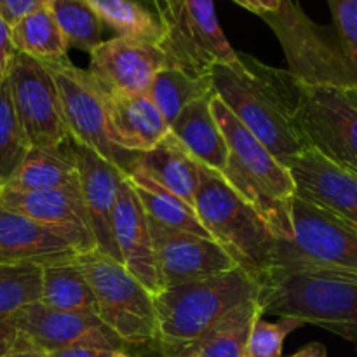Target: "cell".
Masks as SVG:
<instances>
[{
	"label": "cell",
	"instance_id": "5bb4252c",
	"mask_svg": "<svg viewBox=\"0 0 357 357\" xmlns=\"http://www.w3.org/2000/svg\"><path fill=\"white\" fill-rule=\"evenodd\" d=\"M89 75L103 93L149 94L153 77L167 66L157 44L115 37L89 52Z\"/></svg>",
	"mask_w": 357,
	"mask_h": 357
},
{
	"label": "cell",
	"instance_id": "1f68e13d",
	"mask_svg": "<svg viewBox=\"0 0 357 357\" xmlns=\"http://www.w3.org/2000/svg\"><path fill=\"white\" fill-rule=\"evenodd\" d=\"M30 150L26 135L14 110L7 79L0 82V187L7 183Z\"/></svg>",
	"mask_w": 357,
	"mask_h": 357
},
{
	"label": "cell",
	"instance_id": "60d3db41",
	"mask_svg": "<svg viewBox=\"0 0 357 357\" xmlns=\"http://www.w3.org/2000/svg\"><path fill=\"white\" fill-rule=\"evenodd\" d=\"M2 357H49V354H45V352H40V351H35V349H23V351H13Z\"/></svg>",
	"mask_w": 357,
	"mask_h": 357
},
{
	"label": "cell",
	"instance_id": "7bdbcfd3",
	"mask_svg": "<svg viewBox=\"0 0 357 357\" xmlns=\"http://www.w3.org/2000/svg\"><path fill=\"white\" fill-rule=\"evenodd\" d=\"M142 2H145V3H149V6H150V3H152V2H153V0H142Z\"/></svg>",
	"mask_w": 357,
	"mask_h": 357
},
{
	"label": "cell",
	"instance_id": "f546056e",
	"mask_svg": "<svg viewBox=\"0 0 357 357\" xmlns=\"http://www.w3.org/2000/svg\"><path fill=\"white\" fill-rule=\"evenodd\" d=\"M49 9L68 47L91 52L103 42V21L87 0H52Z\"/></svg>",
	"mask_w": 357,
	"mask_h": 357
},
{
	"label": "cell",
	"instance_id": "30bf717a",
	"mask_svg": "<svg viewBox=\"0 0 357 357\" xmlns=\"http://www.w3.org/2000/svg\"><path fill=\"white\" fill-rule=\"evenodd\" d=\"M44 65L51 70L58 87L70 138L128 174L135 167L139 153L126 152L112 142L103 91L94 82L89 72L80 70L68 58Z\"/></svg>",
	"mask_w": 357,
	"mask_h": 357
},
{
	"label": "cell",
	"instance_id": "836d02e7",
	"mask_svg": "<svg viewBox=\"0 0 357 357\" xmlns=\"http://www.w3.org/2000/svg\"><path fill=\"white\" fill-rule=\"evenodd\" d=\"M335 24V38L357 84V0H326Z\"/></svg>",
	"mask_w": 357,
	"mask_h": 357
},
{
	"label": "cell",
	"instance_id": "3957f363",
	"mask_svg": "<svg viewBox=\"0 0 357 357\" xmlns=\"http://www.w3.org/2000/svg\"><path fill=\"white\" fill-rule=\"evenodd\" d=\"M258 275L236 267L201 281L166 288L153 296L157 347L164 357L183 356L209 328L248 300L258 298Z\"/></svg>",
	"mask_w": 357,
	"mask_h": 357
},
{
	"label": "cell",
	"instance_id": "f35d334b",
	"mask_svg": "<svg viewBox=\"0 0 357 357\" xmlns=\"http://www.w3.org/2000/svg\"><path fill=\"white\" fill-rule=\"evenodd\" d=\"M114 351H105V349L94 347H68L63 351H56L49 357H110Z\"/></svg>",
	"mask_w": 357,
	"mask_h": 357
},
{
	"label": "cell",
	"instance_id": "d6986e66",
	"mask_svg": "<svg viewBox=\"0 0 357 357\" xmlns=\"http://www.w3.org/2000/svg\"><path fill=\"white\" fill-rule=\"evenodd\" d=\"M0 206L45 227L75 234L96 250L79 183L37 192H16L2 187Z\"/></svg>",
	"mask_w": 357,
	"mask_h": 357
},
{
	"label": "cell",
	"instance_id": "8d00e7d4",
	"mask_svg": "<svg viewBox=\"0 0 357 357\" xmlns=\"http://www.w3.org/2000/svg\"><path fill=\"white\" fill-rule=\"evenodd\" d=\"M23 349H30L23 340H21L20 333L16 328L13 326L10 321H3L0 323V357L9 354L13 351H23Z\"/></svg>",
	"mask_w": 357,
	"mask_h": 357
},
{
	"label": "cell",
	"instance_id": "603a6c76",
	"mask_svg": "<svg viewBox=\"0 0 357 357\" xmlns=\"http://www.w3.org/2000/svg\"><path fill=\"white\" fill-rule=\"evenodd\" d=\"M79 183L70 138L58 149L30 146L23 162L3 188L16 192H37ZM2 188V187H0Z\"/></svg>",
	"mask_w": 357,
	"mask_h": 357
},
{
	"label": "cell",
	"instance_id": "8992f818",
	"mask_svg": "<svg viewBox=\"0 0 357 357\" xmlns=\"http://www.w3.org/2000/svg\"><path fill=\"white\" fill-rule=\"evenodd\" d=\"M94 296L98 319L128 349L157 345V310L153 295L122 264L98 250L77 255Z\"/></svg>",
	"mask_w": 357,
	"mask_h": 357
},
{
	"label": "cell",
	"instance_id": "ba28073f",
	"mask_svg": "<svg viewBox=\"0 0 357 357\" xmlns=\"http://www.w3.org/2000/svg\"><path fill=\"white\" fill-rule=\"evenodd\" d=\"M295 124L307 149L357 174L356 84L296 75Z\"/></svg>",
	"mask_w": 357,
	"mask_h": 357
},
{
	"label": "cell",
	"instance_id": "7c38bea8",
	"mask_svg": "<svg viewBox=\"0 0 357 357\" xmlns=\"http://www.w3.org/2000/svg\"><path fill=\"white\" fill-rule=\"evenodd\" d=\"M9 321L28 347L45 354L68 347L126 351L94 312H65L35 302L17 310Z\"/></svg>",
	"mask_w": 357,
	"mask_h": 357
},
{
	"label": "cell",
	"instance_id": "74e56055",
	"mask_svg": "<svg viewBox=\"0 0 357 357\" xmlns=\"http://www.w3.org/2000/svg\"><path fill=\"white\" fill-rule=\"evenodd\" d=\"M232 2L258 16H267V14L278 13L284 0H232Z\"/></svg>",
	"mask_w": 357,
	"mask_h": 357
},
{
	"label": "cell",
	"instance_id": "ab89813d",
	"mask_svg": "<svg viewBox=\"0 0 357 357\" xmlns=\"http://www.w3.org/2000/svg\"><path fill=\"white\" fill-rule=\"evenodd\" d=\"M289 357H326V349H324V345L314 342V344L305 345V347L300 349L296 354H293Z\"/></svg>",
	"mask_w": 357,
	"mask_h": 357
},
{
	"label": "cell",
	"instance_id": "4316f807",
	"mask_svg": "<svg viewBox=\"0 0 357 357\" xmlns=\"http://www.w3.org/2000/svg\"><path fill=\"white\" fill-rule=\"evenodd\" d=\"M9 30L16 52L30 56L40 63H56L68 58V45L49 7L21 17L9 26Z\"/></svg>",
	"mask_w": 357,
	"mask_h": 357
},
{
	"label": "cell",
	"instance_id": "cb8c5ba5",
	"mask_svg": "<svg viewBox=\"0 0 357 357\" xmlns=\"http://www.w3.org/2000/svg\"><path fill=\"white\" fill-rule=\"evenodd\" d=\"M260 316L264 312L258 298L241 303L180 357H246L251 330Z\"/></svg>",
	"mask_w": 357,
	"mask_h": 357
},
{
	"label": "cell",
	"instance_id": "52a82bcc",
	"mask_svg": "<svg viewBox=\"0 0 357 357\" xmlns=\"http://www.w3.org/2000/svg\"><path fill=\"white\" fill-rule=\"evenodd\" d=\"M291 239L275 243L271 271L357 278V230L295 195Z\"/></svg>",
	"mask_w": 357,
	"mask_h": 357
},
{
	"label": "cell",
	"instance_id": "7402d4cb",
	"mask_svg": "<svg viewBox=\"0 0 357 357\" xmlns=\"http://www.w3.org/2000/svg\"><path fill=\"white\" fill-rule=\"evenodd\" d=\"M136 166L194 208L195 194L201 181V166L183 149L173 132L169 131L152 150L142 153L136 160Z\"/></svg>",
	"mask_w": 357,
	"mask_h": 357
},
{
	"label": "cell",
	"instance_id": "4fadbf2b",
	"mask_svg": "<svg viewBox=\"0 0 357 357\" xmlns=\"http://www.w3.org/2000/svg\"><path fill=\"white\" fill-rule=\"evenodd\" d=\"M149 229L162 289L201 281L239 267L232 255L211 237L167 229L150 218Z\"/></svg>",
	"mask_w": 357,
	"mask_h": 357
},
{
	"label": "cell",
	"instance_id": "8fae6325",
	"mask_svg": "<svg viewBox=\"0 0 357 357\" xmlns=\"http://www.w3.org/2000/svg\"><path fill=\"white\" fill-rule=\"evenodd\" d=\"M10 98L30 146L58 149L70 138L58 87L47 65L16 52L10 61Z\"/></svg>",
	"mask_w": 357,
	"mask_h": 357
},
{
	"label": "cell",
	"instance_id": "9a60e30c",
	"mask_svg": "<svg viewBox=\"0 0 357 357\" xmlns=\"http://www.w3.org/2000/svg\"><path fill=\"white\" fill-rule=\"evenodd\" d=\"M286 167L300 199L357 230V174L312 149L293 157Z\"/></svg>",
	"mask_w": 357,
	"mask_h": 357
},
{
	"label": "cell",
	"instance_id": "e575fe53",
	"mask_svg": "<svg viewBox=\"0 0 357 357\" xmlns=\"http://www.w3.org/2000/svg\"><path fill=\"white\" fill-rule=\"evenodd\" d=\"M51 3L52 0H0V20L13 26L21 17L49 7Z\"/></svg>",
	"mask_w": 357,
	"mask_h": 357
},
{
	"label": "cell",
	"instance_id": "d6a6232c",
	"mask_svg": "<svg viewBox=\"0 0 357 357\" xmlns=\"http://www.w3.org/2000/svg\"><path fill=\"white\" fill-rule=\"evenodd\" d=\"M300 326L302 323L291 317H281L279 323H268L260 316L251 330L246 357H282L286 337Z\"/></svg>",
	"mask_w": 357,
	"mask_h": 357
},
{
	"label": "cell",
	"instance_id": "44dd1931",
	"mask_svg": "<svg viewBox=\"0 0 357 357\" xmlns=\"http://www.w3.org/2000/svg\"><path fill=\"white\" fill-rule=\"evenodd\" d=\"M211 96L187 105L169 129L199 166L222 174L229 159V149L222 129L213 117L209 107Z\"/></svg>",
	"mask_w": 357,
	"mask_h": 357
},
{
	"label": "cell",
	"instance_id": "f1b7e54d",
	"mask_svg": "<svg viewBox=\"0 0 357 357\" xmlns=\"http://www.w3.org/2000/svg\"><path fill=\"white\" fill-rule=\"evenodd\" d=\"M103 24H108L119 37L159 44L160 23L149 3L142 0H87Z\"/></svg>",
	"mask_w": 357,
	"mask_h": 357
},
{
	"label": "cell",
	"instance_id": "6da1fadb",
	"mask_svg": "<svg viewBox=\"0 0 357 357\" xmlns=\"http://www.w3.org/2000/svg\"><path fill=\"white\" fill-rule=\"evenodd\" d=\"M215 96L260 139L281 164L307 149L295 124L296 75L239 54L234 65H216L209 73Z\"/></svg>",
	"mask_w": 357,
	"mask_h": 357
},
{
	"label": "cell",
	"instance_id": "ffe728a7",
	"mask_svg": "<svg viewBox=\"0 0 357 357\" xmlns=\"http://www.w3.org/2000/svg\"><path fill=\"white\" fill-rule=\"evenodd\" d=\"M103 96L108 131L119 149L142 155L171 131L149 94L103 93Z\"/></svg>",
	"mask_w": 357,
	"mask_h": 357
},
{
	"label": "cell",
	"instance_id": "277c9868",
	"mask_svg": "<svg viewBox=\"0 0 357 357\" xmlns=\"http://www.w3.org/2000/svg\"><path fill=\"white\" fill-rule=\"evenodd\" d=\"M260 282L261 312L316 324L357 349V278L272 271Z\"/></svg>",
	"mask_w": 357,
	"mask_h": 357
},
{
	"label": "cell",
	"instance_id": "d4e9b609",
	"mask_svg": "<svg viewBox=\"0 0 357 357\" xmlns=\"http://www.w3.org/2000/svg\"><path fill=\"white\" fill-rule=\"evenodd\" d=\"M129 183L135 188L146 216L167 229L183 230V232L197 234L202 237H211L208 230L202 227L197 213L192 206L181 201L174 194H171L167 188L157 183L155 180L149 176L143 169H139L135 164L131 171L126 174Z\"/></svg>",
	"mask_w": 357,
	"mask_h": 357
},
{
	"label": "cell",
	"instance_id": "e0dca14e",
	"mask_svg": "<svg viewBox=\"0 0 357 357\" xmlns=\"http://www.w3.org/2000/svg\"><path fill=\"white\" fill-rule=\"evenodd\" d=\"M94 250L82 237L0 206V265H47Z\"/></svg>",
	"mask_w": 357,
	"mask_h": 357
},
{
	"label": "cell",
	"instance_id": "7a4b0ae2",
	"mask_svg": "<svg viewBox=\"0 0 357 357\" xmlns=\"http://www.w3.org/2000/svg\"><path fill=\"white\" fill-rule=\"evenodd\" d=\"M209 107L229 149L223 180L261 216L275 239H291V204L296 188L289 169L234 117L215 93Z\"/></svg>",
	"mask_w": 357,
	"mask_h": 357
},
{
	"label": "cell",
	"instance_id": "b9f144b4",
	"mask_svg": "<svg viewBox=\"0 0 357 357\" xmlns=\"http://www.w3.org/2000/svg\"><path fill=\"white\" fill-rule=\"evenodd\" d=\"M110 357H131V356H129L126 351H114L110 354Z\"/></svg>",
	"mask_w": 357,
	"mask_h": 357
},
{
	"label": "cell",
	"instance_id": "5b68a950",
	"mask_svg": "<svg viewBox=\"0 0 357 357\" xmlns=\"http://www.w3.org/2000/svg\"><path fill=\"white\" fill-rule=\"evenodd\" d=\"M194 208L211 239L229 251L239 267L258 279L271 271L278 239L222 174L201 167Z\"/></svg>",
	"mask_w": 357,
	"mask_h": 357
},
{
	"label": "cell",
	"instance_id": "2e32d148",
	"mask_svg": "<svg viewBox=\"0 0 357 357\" xmlns=\"http://www.w3.org/2000/svg\"><path fill=\"white\" fill-rule=\"evenodd\" d=\"M70 149L79 171L80 194L89 220L94 246L100 253L121 264L114 237V209L119 185L126 174L117 166L108 162L87 146L75 143L72 138H70Z\"/></svg>",
	"mask_w": 357,
	"mask_h": 357
},
{
	"label": "cell",
	"instance_id": "83f0119b",
	"mask_svg": "<svg viewBox=\"0 0 357 357\" xmlns=\"http://www.w3.org/2000/svg\"><path fill=\"white\" fill-rule=\"evenodd\" d=\"M211 94V77L192 75L176 66L159 70L149 89V98L169 126L187 105Z\"/></svg>",
	"mask_w": 357,
	"mask_h": 357
},
{
	"label": "cell",
	"instance_id": "4dcf8cb0",
	"mask_svg": "<svg viewBox=\"0 0 357 357\" xmlns=\"http://www.w3.org/2000/svg\"><path fill=\"white\" fill-rule=\"evenodd\" d=\"M42 265H0V323L17 310L40 302Z\"/></svg>",
	"mask_w": 357,
	"mask_h": 357
},
{
	"label": "cell",
	"instance_id": "ac0fdd59",
	"mask_svg": "<svg viewBox=\"0 0 357 357\" xmlns=\"http://www.w3.org/2000/svg\"><path fill=\"white\" fill-rule=\"evenodd\" d=\"M114 237L121 264L153 296L162 291L149 218L128 178L121 181L114 209Z\"/></svg>",
	"mask_w": 357,
	"mask_h": 357
},
{
	"label": "cell",
	"instance_id": "484cf974",
	"mask_svg": "<svg viewBox=\"0 0 357 357\" xmlns=\"http://www.w3.org/2000/svg\"><path fill=\"white\" fill-rule=\"evenodd\" d=\"M42 305L65 312H94V296L77 257L42 265Z\"/></svg>",
	"mask_w": 357,
	"mask_h": 357
},
{
	"label": "cell",
	"instance_id": "9c48e42d",
	"mask_svg": "<svg viewBox=\"0 0 357 357\" xmlns=\"http://www.w3.org/2000/svg\"><path fill=\"white\" fill-rule=\"evenodd\" d=\"M152 9L160 23V51L167 66H176L197 77H209L216 65H234V51L216 17L215 0H153Z\"/></svg>",
	"mask_w": 357,
	"mask_h": 357
},
{
	"label": "cell",
	"instance_id": "d590c367",
	"mask_svg": "<svg viewBox=\"0 0 357 357\" xmlns=\"http://www.w3.org/2000/svg\"><path fill=\"white\" fill-rule=\"evenodd\" d=\"M14 54H16V49L10 42L9 24L0 20V82H3L9 75L10 61H13Z\"/></svg>",
	"mask_w": 357,
	"mask_h": 357
}]
</instances>
